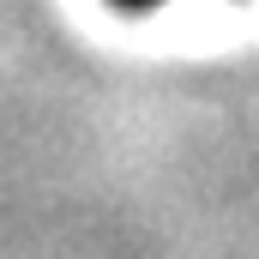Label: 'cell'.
I'll return each instance as SVG.
<instances>
[{
  "label": "cell",
  "instance_id": "obj_1",
  "mask_svg": "<svg viewBox=\"0 0 259 259\" xmlns=\"http://www.w3.org/2000/svg\"><path fill=\"white\" fill-rule=\"evenodd\" d=\"M115 6H133V12H145V6H163V0H115Z\"/></svg>",
  "mask_w": 259,
  "mask_h": 259
}]
</instances>
